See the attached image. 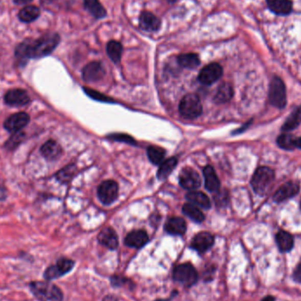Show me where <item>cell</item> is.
<instances>
[{
	"instance_id": "25",
	"label": "cell",
	"mask_w": 301,
	"mask_h": 301,
	"mask_svg": "<svg viewBox=\"0 0 301 301\" xmlns=\"http://www.w3.org/2000/svg\"><path fill=\"white\" fill-rule=\"evenodd\" d=\"M234 95V90L228 83H223L219 86L218 91L216 92L214 101L217 103H225L231 100Z\"/></svg>"
},
{
	"instance_id": "30",
	"label": "cell",
	"mask_w": 301,
	"mask_h": 301,
	"mask_svg": "<svg viewBox=\"0 0 301 301\" xmlns=\"http://www.w3.org/2000/svg\"><path fill=\"white\" fill-rule=\"evenodd\" d=\"M84 4L89 13H92L97 19L103 18L106 15V11L102 4L99 2V0H84Z\"/></svg>"
},
{
	"instance_id": "28",
	"label": "cell",
	"mask_w": 301,
	"mask_h": 301,
	"mask_svg": "<svg viewBox=\"0 0 301 301\" xmlns=\"http://www.w3.org/2000/svg\"><path fill=\"white\" fill-rule=\"evenodd\" d=\"M301 124V107L292 111V114L285 120L283 124L282 130L284 131H291L294 130Z\"/></svg>"
},
{
	"instance_id": "45",
	"label": "cell",
	"mask_w": 301,
	"mask_h": 301,
	"mask_svg": "<svg viewBox=\"0 0 301 301\" xmlns=\"http://www.w3.org/2000/svg\"><path fill=\"white\" fill-rule=\"evenodd\" d=\"M295 146H296V148L301 150V136L300 137H297V138H296Z\"/></svg>"
},
{
	"instance_id": "26",
	"label": "cell",
	"mask_w": 301,
	"mask_h": 301,
	"mask_svg": "<svg viewBox=\"0 0 301 301\" xmlns=\"http://www.w3.org/2000/svg\"><path fill=\"white\" fill-rule=\"evenodd\" d=\"M40 16V10L35 6H28L19 11V19L25 23L35 21Z\"/></svg>"
},
{
	"instance_id": "34",
	"label": "cell",
	"mask_w": 301,
	"mask_h": 301,
	"mask_svg": "<svg viewBox=\"0 0 301 301\" xmlns=\"http://www.w3.org/2000/svg\"><path fill=\"white\" fill-rule=\"evenodd\" d=\"M296 138L294 136L290 135V134H283L280 135L277 138V144L279 146L285 150H294L296 148L295 143Z\"/></svg>"
},
{
	"instance_id": "47",
	"label": "cell",
	"mask_w": 301,
	"mask_h": 301,
	"mask_svg": "<svg viewBox=\"0 0 301 301\" xmlns=\"http://www.w3.org/2000/svg\"><path fill=\"white\" fill-rule=\"evenodd\" d=\"M171 300V298H158V299H156L155 301H170Z\"/></svg>"
},
{
	"instance_id": "48",
	"label": "cell",
	"mask_w": 301,
	"mask_h": 301,
	"mask_svg": "<svg viewBox=\"0 0 301 301\" xmlns=\"http://www.w3.org/2000/svg\"><path fill=\"white\" fill-rule=\"evenodd\" d=\"M168 2H174V1H175V0H168Z\"/></svg>"
},
{
	"instance_id": "13",
	"label": "cell",
	"mask_w": 301,
	"mask_h": 301,
	"mask_svg": "<svg viewBox=\"0 0 301 301\" xmlns=\"http://www.w3.org/2000/svg\"><path fill=\"white\" fill-rule=\"evenodd\" d=\"M214 244V237L212 234L202 231L197 234L191 241V247L198 253H203L209 250Z\"/></svg>"
},
{
	"instance_id": "38",
	"label": "cell",
	"mask_w": 301,
	"mask_h": 301,
	"mask_svg": "<svg viewBox=\"0 0 301 301\" xmlns=\"http://www.w3.org/2000/svg\"><path fill=\"white\" fill-rule=\"evenodd\" d=\"M108 137L111 138V140H117V141H119V142L128 143V144H130V145H135L136 144L135 140L131 136L125 135V134H113V135H110Z\"/></svg>"
},
{
	"instance_id": "27",
	"label": "cell",
	"mask_w": 301,
	"mask_h": 301,
	"mask_svg": "<svg viewBox=\"0 0 301 301\" xmlns=\"http://www.w3.org/2000/svg\"><path fill=\"white\" fill-rule=\"evenodd\" d=\"M176 165H177V158L173 157V158L165 159L164 161L162 162L159 166V168H158V173H157L158 179L164 180L168 177V175L174 171Z\"/></svg>"
},
{
	"instance_id": "17",
	"label": "cell",
	"mask_w": 301,
	"mask_h": 301,
	"mask_svg": "<svg viewBox=\"0 0 301 301\" xmlns=\"http://www.w3.org/2000/svg\"><path fill=\"white\" fill-rule=\"evenodd\" d=\"M149 241V237L146 231L136 230L130 233L125 238L124 243L127 247L141 248Z\"/></svg>"
},
{
	"instance_id": "18",
	"label": "cell",
	"mask_w": 301,
	"mask_h": 301,
	"mask_svg": "<svg viewBox=\"0 0 301 301\" xmlns=\"http://www.w3.org/2000/svg\"><path fill=\"white\" fill-rule=\"evenodd\" d=\"M62 147L55 140H49L41 147V155L48 160H56L62 155Z\"/></svg>"
},
{
	"instance_id": "20",
	"label": "cell",
	"mask_w": 301,
	"mask_h": 301,
	"mask_svg": "<svg viewBox=\"0 0 301 301\" xmlns=\"http://www.w3.org/2000/svg\"><path fill=\"white\" fill-rule=\"evenodd\" d=\"M186 229V222L179 217H174L168 219L165 225L166 231L172 235H183Z\"/></svg>"
},
{
	"instance_id": "1",
	"label": "cell",
	"mask_w": 301,
	"mask_h": 301,
	"mask_svg": "<svg viewBox=\"0 0 301 301\" xmlns=\"http://www.w3.org/2000/svg\"><path fill=\"white\" fill-rule=\"evenodd\" d=\"M60 41L57 34H48L33 41H25L16 48V57L21 63L31 58H41L51 54Z\"/></svg>"
},
{
	"instance_id": "32",
	"label": "cell",
	"mask_w": 301,
	"mask_h": 301,
	"mask_svg": "<svg viewBox=\"0 0 301 301\" xmlns=\"http://www.w3.org/2000/svg\"><path fill=\"white\" fill-rule=\"evenodd\" d=\"M107 53L111 60L114 63H118L121 60L123 53V46L120 42L117 41H111L107 45Z\"/></svg>"
},
{
	"instance_id": "31",
	"label": "cell",
	"mask_w": 301,
	"mask_h": 301,
	"mask_svg": "<svg viewBox=\"0 0 301 301\" xmlns=\"http://www.w3.org/2000/svg\"><path fill=\"white\" fill-rule=\"evenodd\" d=\"M178 62L181 66L188 69H195L200 64L199 57L194 53H187L179 56Z\"/></svg>"
},
{
	"instance_id": "19",
	"label": "cell",
	"mask_w": 301,
	"mask_h": 301,
	"mask_svg": "<svg viewBox=\"0 0 301 301\" xmlns=\"http://www.w3.org/2000/svg\"><path fill=\"white\" fill-rule=\"evenodd\" d=\"M140 25L146 31H157L160 27V20L153 13L144 12L140 15Z\"/></svg>"
},
{
	"instance_id": "8",
	"label": "cell",
	"mask_w": 301,
	"mask_h": 301,
	"mask_svg": "<svg viewBox=\"0 0 301 301\" xmlns=\"http://www.w3.org/2000/svg\"><path fill=\"white\" fill-rule=\"evenodd\" d=\"M30 122V117L25 112H19L10 115L4 123V128L10 133H16L21 131Z\"/></svg>"
},
{
	"instance_id": "3",
	"label": "cell",
	"mask_w": 301,
	"mask_h": 301,
	"mask_svg": "<svg viewBox=\"0 0 301 301\" xmlns=\"http://www.w3.org/2000/svg\"><path fill=\"white\" fill-rule=\"evenodd\" d=\"M274 179L275 174L272 169L267 167H262L254 172L251 180V185L256 193L263 196L271 187Z\"/></svg>"
},
{
	"instance_id": "11",
	"label": "cell",
	"mask_w": 301,
	"mask_h": 301,
	"mask_svg": "<svg viewBox=\"0 0 301 301\" xmlns=\"http://www.w3.org/2000/svg\"><path fill=\"white\" fill-rule=\"evenodd\" d=\"M5 103L12 107H23L29 104L31 100L29 94L20 88L11 89L4 97Z\"/></svg>"
},
{
	"instance_id": "14",
	"label": "cell",
	"mask_w": 301,
	"mask_h": 301,
	"mask_svg": "<svg viewBox=\"0 0 301 301\" xmlns=\"http://www.w3.org/2000/svg\"><path fill=\"white\" fill-rule=\"evenodd\" d=\"M105 70L102 63L92 62L86 64L82 71L83 79L86 82H97L104 77Z\"/></svg>"
},
{
	"instance_id": "44",
	"label": "cell",
	"mask_w": 301,
	"mask_h": 301,
	"mask_svg": "<svg viewBox=\"0 0 301 301\" xmlns=\"http://www.w3.org/2000/svg\"><path fill=\"white\" fill-rule=\"evenodd\" d=\"M13 1L17 5H25V4L30 3L33 0H13Z\"/></svg>"
},
{
	"instance_id": "42",
	"label": "cell",
	"mask_w": 301,
	"mask_h": 301,
	"mask_svg": "<svg viewBox=\"0 0 301 301\" xmlns=\"http://www.w3.org/2000/svg\"><path fill=\"white\" fill-rule=\"evenodd\" d=\"M6 197H7V190H6V188H5L3 184L0 182V200L2 201Z\"/></svg>"
},
{
	"instance_id": "39",
	"label": "cell",
	"mask_w": 301,
	"mask_h": 301,
	"mask_svg": "<svg viewBox=\"0 0 301 301\" xmlns=\"http://www.w3.org/2000/svg\"><path fill=\"white\" fill-rule=\"evenodd\" d=\"M127 283H130V280L125 279L124 276L114 275V276L111 277V284H112V285L115 286V287L124 286V285H126Z\"/></svg>"
},
{
	"instance_id": "16",
	"label": "cell",
	"mask_w": 301,
	"mask_h": 301,
	"mask_svg": "<svg viewBox=\"0 0 301 301\" xmlns=\"http://www.w3.org/2000/svg\"><path fill=\"white\" fill-rule=\"evenodd\" d=\"M98 241L100 244L108 247V249L111 250L117 249L119 244L117 233L110 227H106L100 231L98 235Z\"/></svg>"
},
{
	"instance_id": "5",
	"label": "cell",
	"mask_w": 301,
	"mask_h": 301,
	"mask_svg": "<svg viewBox=\"0 0 301 301\" xmlns=\"http://www.w3.org/2000/svg\"><path fill=\"white\" fill-rule=\"evenodd\" d=\"M173 279L174 281L180 283L184 286L190 287L197 283L198 273L191 263H181L174 268Z\"/></svg>"
},
{
	"instance_id": "40",
	"label": "cell",
	"mask_w": 301,
	"mask_h": 301,
	"mask_svg": "<svg viewBox=\"0 0 301 301\" xmlns=\"http://www.w3.org/2000/svg\"><path fill=\"white\" fill-rule=\"evenodd\" d=\"M218 196L215 197L216 203L219 205H223L224 203L227 202V194L223 193V192H219Z\"/></svg>"
},
{
	"instance_id": "6",
	"label": "cell",
	"mask_w": 301,
	"mask_h": 301,
	"mask_svg": "<svg viewBox=\"0 0 301 301\" xmlns=\"http://www.w3.org/2000/svg\"><path fill=\"white\" fill-rule=\"evenodd\" d=\"M179 111L181 117L186 119H195L202 114L203 107L200 99L196 95H188L184 96L180 105Z\"/></svg>"
},
{
	"instance_id": "7",
	"label": "cell",
	"mask_w": 301,
	"mask_h": 301,
	"mask_svg": "<svg viewBox=\"0 0 301 301\" xmlns=\"http://www.w3.org/2000/svg\"><path fill=\"white\" fill-rule=\"evenodd\" d=\"M269 102L277 108H284L286 105V88L285 83L279 77H274L269 86Z\"/></svg>"
},
{
	"instance_id": "21",
	"label": "cell",
	"mask_w": 301,
	"mask_h": 301,
	"mask_svg": "<svg viewBox=\"0 0 301 301\" xmlns=\"http://www.w3.org/2000/svg\"><path fill=\"white\" fill-rule=\"evenodd\" d=\"M269 9L277 15H287L292 12L291 0H267Z\"/></svg>"
},
{
	"instance_id": "41",
	"label": "cell",
	"mask_w": 301,
	"mask_h": 301,
	"mask_svg": "<svg viewBox=\"0 0 301 301\" xmlns=\"http://www.w3.org/2000/svg\"><path fill=\"white\" fill-rule=\"evenodd\" d=\"M293 279L296 282L301 283V263H298L293 271Z\"/></svg>"
},
{
	"instance_id": "33",
	"label": "cell",
	"mask_w": 301,
	"mask_h": 301,
	"mask_svg": "<svg viewBox=\"0 0 301 301\" xmlns=\"http://www.w3.org/2000/svg\"><path fill=\"white\" fill-rule=\"evenodd\" d=\"M165 155V150L162 149L158 146H150L147 149V156L149 158L150 161L155 165L161 164L162 162L164 161Z\"/></svg>"
},
{
	"instance_id": "15",
	"label": "cell",
	"mask_w": 301,
	"mask_h": 301,
	"mask_svg": "<svg viewBox=\"0 0 301 301\" xmlns=\"http://www.w3.org/2000/svg\"><path fill=\"white\" fill-rule=\"evenodd\" d=\"M299 188L298 185L295 182H287L284 184L282 187L279 188L276 190V193L273 196V200L276 203H281L285 200L292 198L298 194Z\"/></svg>"
},
{
	"instance_id": "22",
	"label": "cell",
	"mask_w": 301,
	"mask_h": 301,
	"mask_svg": "<svg viewBox=\"0 0 301 301\" xmlns=\"http://www.w3.org/2000/svg\"><path fill=\"white\" fill-rule=\"evenodd\" d=\"M203 177H204L205 188L209 190L210 192H217L219 190L220 181L213 167L207 166L203 169Z\"/></svg>"
},
{
	"instance_id": "29",
	"label": "cell",
	"mask_w": 301,
	"mask_h": 301,
	"mask_svg": "<svg viewBox=\"0 0 301 301\" xmlns=\"http://www.w3.org/2000/svg\"><path fill=\"white\" fill-rule=\"evenodd\" d=\"M182 213L195 222L201 223L204 220L203 213L193 203H185L182 207Z\"/></svg>"
},
{
	"instance_id": "10",
	"label": "cell",
	"mask_w": 301,
	"mask_h": 301,
	"mask_svg": "<svg viewBox=\"0 0 301 301\" xmlns=\"http://www.w3.org/2000/svg\"><path fill=\"white\" fill-rule=\"evenodd\" d=\"M222 74L223 69L219 63H210L201 70L198 75V80L203 85L209 86L218 81L221 78Z\"/></svg>"
},
{
	"instance_id": "46",
	"label": "cell",
	"mask_w": 301,
	"mask_h": 301,
	"mask_svg": "<svg viewBox=\"0 0 301 301\" xmlns=\"http://www.w3.org/2000/svg\"><path fill=\"white\" fill-rule=\"evenodd\" d=\"M262 301H275V298L272 296H267L265 298H263Z\"/></svg>"
},
{
	"instance_id": "37",
	"label": "cell",
	"mask_w": 301,
	"mask_h": 301,
	"mask_svg": "<svg viewBox=\"0 0 301 301\" xmlns=\"http://www.w3.org/2000/svg\"><path fill=\"white\" fill-rule=\"evenodd\" d=\"M84 91L86 92V95H88L89 97H91V98L94 99V100H96V101H99V102H113V101H112L109 97H108V96L102 95L101 92H97V91L92 90V89L86 88V87H85V88H84Z\"/></svg>"
},
{
	"instance_id": "2",
	"label": "cell",
	"mask_w": 301,
	"mask_h": 301,
	"mask_svg": "<svg viewBox=\"0 0 301 301\" xmlns=\"http://www.w3.org/2000/svg\"><path fill=\"white\" fill-rule=\"evenodd\" d=\"M29 292L37 301H63V292L51 281H31L29 283Z\"/></svg>"
},
{
	"instance_id": "36",
	"label": "cell",
	"mask_w": 301,
	"mask_h": 301,
	"mask_svg": "<svg viewBox=\"0 0 301 301\" xmlns=\"http://www.w3.org/2000/svg\"><path fill=\"white\" fill-rule=\"evenodd\" d=\"M75 171H76L75 166H68V167L63 168V169L57 173V179L58 181H60L61 182H67L73 178V175L75 174Z\"/></svg>"
},
{
	"instance_id": "4",
	"label": "cell",
	"mask_w": 301,
	"mask_h": 301,
	"mask_svg": "<svg viewBox=\"0 0 301 301\" xmlns=\"http://www.w3.org/2000/svg\"><path fill=\"white\" fill-rule=\"evenodd\" d=\"M75 266V262L67 257H60L56 263L51 264L45 269L43 279L48 281H52L65 276L70 273Z\"/></svg>"
},
{
	"instance_id": "43",
	"label": "cell",
	"mask_w": 301,
	"mask_h": 301,
	"mask_svg": "<svg viewBox=\"0 0 301 301\" xmlns=\"http://www.w3.org/2000/svg\"><path fill=\"white\" fill-rule=\"evenodd\" d=\"M102 301H118V298H115L113 295L106 296Z\"/></svg>"
},
{
	"instance_id": "9",
	"label": "cell",
	"mask_w": 301,
	"mask_h": 301,
	"mask_svg": "<svg viewBox=\"0 0 301 301\" xmlns=\"http://www.w3.org/2000/svg\"><path fill=\"white\" fill-rule=\"evenodd\" d=\"M118 184L114 181L108 180L102 182L98 188V197L106 205L111 204L118 198Z\"/></svg>"
},
{
	"instance_id": "24",
	"label": "cell",
	"mask_w": 301,
	"mask_h": 301,
	"mask_svg": "<svg viewBox=\"0 0 301 301\" xmlns=\"http://www.w3.org/2000/svg\"><path fill=\"white\" fill-rule=\"evenodd\" d=\"M276 244L281 252H289L293 247V238L289 233L280 231L276 235Z\"/></svg>"
},
{
	"instance_id": "35",
	"label": "cell",
	"mask_w": 301,
	"mask_h": 301,
	"mask_svg": "<svg viewBox=\"0 0 301 301\" xmlns=\"http://www.w3.org/2000/svg\"><path fill=\"white\" fill-rule=\"evenodd\" d=\"M24 138H25V134L21 131L13 133L12 136L6 142L5 147L9 151H13L20 145V143L22 142Z\"/></svg>"
},
{
	"instance_id": "23",
	"label": "cell",
	"mask_w": 301,
	"mask_h": 301,
	"mask_svg": "<svg viewBox=\"0 0 301 301\" xmlns=\"http://www.w3.org/2000/svg\"><path fill=\"white\" fill-rule=\"evenodd\" d=\"M186 199L190 203H193L195 205L199 206L203 209L211 208V201H210L209 197H207L205 194H203V192L195 191V190L190 191L186 195Z\"/></svg>"
},
{
	"instance_id": "12",
	"label": "cell",
	"mask_w": 301,
	"mask_h": 301,
	"mask_svg": "<svg viewBox=\"0 0 301 301\" xmlns=\"http://www.w3.org/2000/svg\"><path fill=\"white\" fill-rule=\"evenodd\" d=\"M179 181L181 187L190 191L197 190L201 185L199 174L190 168H185L181 170L179 175Z\"/></svg>"
}]
</instances>
